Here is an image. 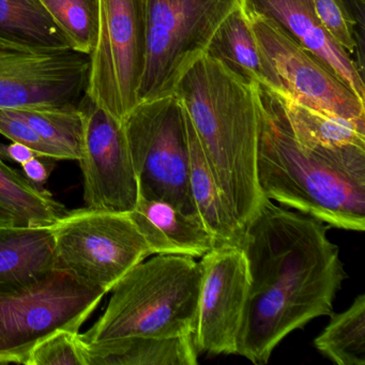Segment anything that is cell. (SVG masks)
<instances>
[{"label":"cell","instance_id":"3957f363","mask_svg":"<svg viewBox=\"0 0 365 365\" xmlns=\"http://www.w3.org/2000/svg\"><path fill=\"white\" fill-rule=\"evenodd\" d=\"M178 97L217 185L243 228L264 195L257 179L259 91L204 55L179 81Z\"/></svg>","mask_w":365,"mask_h":365},{"label":"cell","instance_id":"83f0119b","mask_svg":"<svg viewBox=\"0 0 365 365\" xmlns=\"http://www.w3.org/2000/svg\"><path fill=\"white\" fill-rule=\"evenodd\" d=\"M0 134L11 142L21 143L33 149L38 157L55 161H72L66 151L53 146L34 131L12 110H0Z\"/></svg>","mask_w":365,"mask_h":365},{"label":"cell","instance_id":"4dcf8cb0","mask_svg":"<svg viewBox=\"0 0 365 365\" xmlns=\"http://www.w3.org/2000/svg\"><path fill=\"white\" fill-rule=\"evenodd\" d=\"M25 225L24 222L7 206L0 202V227L7 226Z\"/></svg>","mask_w":365,"mask_h":365},{"label":"cell","instance_id":"e0dca14e","mask_svg":"<svg viewBox=\"0 0 365 365\" xmlns=\"http://www.w3.org/2000/svg\"><path fill=\"white\" fill-rule=\"evenodd\" d=\"M190 151V191L196 211L217 245L240 247L245 228L228 206L207 162L193 125L187 116Z\"/></svg>","mask_w":365,"mask_h":365},{"label":"cell","instance_id":"1f68e13d","mask_svg":"<svg viewBox=\"0 0 365 365\" xmlns=\"http://www.w3.org/2000/svg\"><path fill=\"white\" fill-rule=\"evenodd\" d=\"M354 1H356V5L360 7L361 11L363 12L362 9L364 8L365 0H354Z\"/></svg>","mask_w":365,"mask_h":365},{"label":"cell","instance_id":"f546056e","mask_svg":"<svg viewBox=\"0 0 365 365\" xmlns=\"http://www.w3.org/2000/svg\"><path fill=\"white\" fill-rule=\"evenodd\" d=\"M0 157L4 160H11L19 165H23L29 160L38 157V155L26 145L11 142L9 145L0 144Z\"/></svg>","mask_w":365,"mask_h":365},{"label":"cell","instance_id":"603a6c76","mask_svg":"<svg viewBox=\"0 0 365 365\" xmlns=\"http://www.w3.org/2000/svg\"><path fill=\"white\" fill-rule=\"evenodd\" d=\"M314 345L334 364L365 365V294L356 297L341 313L331 314Z\"/></svg>","mask_w":365,"mask_h":365},{"label":"cell","instance_id":"9c48e42d","mask_svg":"<svg viewBox=\"0 0 365 365\" xmlns=\"http://www.w3.org/2000/svg\"><path fill=\"white\" fill-rule=\"evenodd\" d=\"M147 0H100L85 93L123 123L138 104L146 61Z\"/></svg>","mask_w":365,"mask_h":365},{"label":"cell","instance_id":"d6986e66","mask_svg":"<svg viewBox=\"0 0 365 365\" xmlns=\"http://www.w3.org/2000/svg\"><path fill=\"white\" fill-rule=\"evenodd\" d=\"M245 82L268 88L269 80L249 19L236 8L213 36L206 54Z\"/></svg>","mask_w":365,"mask_h":365},{"label":"cell","instance_id":"484cf974","mask_svg":"<svg viewBox=\"0 0 365 365\" xmlns=\"http://www.w3.org/2000/svg\"><path fill=\"white\" fill-rule=\"evenodd\" d=\"M78 333L61 330L48 335L31 349L25 365H86Z\"/></svg>","mask_w":365,"mask_h":365},{"label":"cell","instance_id":"d4e9b609","mask_svg":"<svg viewBox=\"0 0 365 365\" xmlns=\"http://www.w3.org/2000/svg\"><path fill=\"white\" fill-rule=\"evenodd\" d=\"M72 50L91 55L97 42L100 0H40Z\"/></svg>","mask_w":365,"mask_h":365},{"label":"cell","instance_id":"7c38bea8","mask_svg":"<svg viewBox=\"0 0 365 365\" xmlns=\"http://www.w3.org/2000/svg\"><path fill=\"white\" fill-rule=\"evenodd\" d=\"M83 140L78 159L88 208L129 213L135 208L138 183L123 123L85 93L78 103Z\"/></svg>","mask_w":365,"mask_h":365},{"label":"cell","instance_id":"7a4b0ae2","mask_svg":"<svg viewBox=\"0 0 365 365\" xmlns=\"http://www.w3.org/2000/svg\"><path fill=\"white\" fill-rule=\"evenodd\" d=\"M259 91L257 179L264 198L331 227L365 230V147L301 146L272 91Z\"/></svg>","mask_w":365,"mask_h":365},{"label":"cell","instance_id":"52a82bcc","mask_svg":"<svg viewBox=\"0 0 365 365\" xmlns=\"http://www.w3.org/2000/svg\"><path fill=\"white\" fill-rule=\"evenodd\" d=\"M138 196L198 215L190 191L187 115L176 95L140 102L123 121ZM200 217V215H198Z\"/></svg>","mask_w":365,"mask_h":365},{"label":"cell","instance_id":"cb8c5ba5","mask_svg":"<svg viewBox=\"0 0 365 365\" xmlns=\"http://www.w3.org/2000/svg\"><path fill=\"white\" fill-rule=\"evenodd\" d=\"M40 138L78 161L83 140V119L78 106L12 110Z\"/></svg>","mask_w":365,"mask_h":365},{"label":"cell","instance_id":"44dd1931","mask_svg":"<svg viewBox=\"0 0 365 365\" xmlns=\"http://www.w3.org/2000/svg\"><path fill=\"white\" fill-rule=\"evenodd\" d=\"M193 335L143 337L119 341L102 350L88 365H196Z\"/></svg>","mask_w":365,"mask_h":365},{"label":"cell","instance_id":"277c9868","mask_svg":"<svg viewBox=\"0 0 365 365\" xmlns=\"http://www.w3.org/2000/svg\"><path fill=\"white\" fill-rule=\"evenodd\" d=\"M200 284L195 258L155 255L136 264L113 288L101 317L76 335L86 365L119 341L193 335Z\"/></svg>","mask_w":365,"mask_h":365},{"label":"cell","instance_id":"9a60e30c","mask_svg":"<svg viewBox=\"0 0 365 365\" xmlns=\"http://www.w3.org/2000/svg\"><path fill=\"white\" fill-rule=\"evenodd\" d=\"M153 255L202 257L217 247L198 215L183 212L170 202L138 196L130 212Z\"/></svg>","mask_w":365,"mask_h":365},{"label":"cell","instance_id":"8fae6325","mask_svg":"<svg viewBox=\"0 0 365 365\" xmlns=\"http://www.w3.org/2000/svg\"><path fill=\"white\" fill-rule=\"evenodd\" d=\"M91 57L73 50L42 52L0 40V110L78 106Z\"/></svg>","mask_w":365,"mask_h":365},{"label":"cell","instance_id":"ac0fdd59","mask_svg":"<svg viewBox=\"0 0 365 365\" xmlns=\"http://www.w3.org/2000/svg\"><path fill=\"white\" fill-rule=\"evenodd\" d=\"M0 40L42 52L72 50L40 0H0Z\"/></svg>","mask_w":365,"mask_h":365},{"label":"cell","instance_id":"4316f807","mask_svg":"<svg viewBox=\"0 0 365 365\" xmlns=\"http://www.w3.org/2000/svg\"><path fill=\"white\" fill-rule=\"evenodd\" d=\"M318 20L327 33L349 55L358 48L356 39V21L346 5H339L335 0H313Z\"/></svg>","mask_w":365,"mask_h":365},{"label":"cell","instance_id":"5bb4252c","mask_svg":"<svg viewBox=\"0 0 365 365\" xmlns=\"http://www.w3.org/2000/svg\"><path fill=\"white\" fill-rule=\"evenodd\" d=\"M239 6L245 16H262L282 27L365 101L362 70L327 33L318 20L313 0H239Z\"/></svg>","mask_w":365,"mask_h":365},{"label":"cell","instance_id":"ffe728a7","mask_svg":"<svg viewBox=\"0 0 365 365\" xmlns=\"http://www.w3.org/2000/svg\"><path fill=\"white\" fill-rule=\"evenodd\" d=\"M273 93L283 108L294 140L301 146L307 148H335L348 145L365 147V123L330 116Z\"/></svg>","mask_w":365,"mask_h":365},{"label":"cell","instance_id":"f1b7e54d","mask_svg":"<svg viewBox=\"0 0 365 365\" xmlns=\"http://www.w3.org/2000/svg\"><path fill=\"white\" fill-rule=\"evenodd\" d=\"M52 163H46L41 161L39 157L33 158L21 165L23 175L29 179L31 182L37 185H43L50 178L51 172L53 170Z\"/></svg>","mask_w":365,"mask_h":365},{"label":"cell","instance_id":"ba28073f","mask_svg":"<svg viewBox=\"0 0 365 365\" xmlns=\"http://www.w3.org/2000/svg\"><path fill=\"white\" fill-rule=\"evenodd\" d=\"M104 296L58 271L22 289L0 292V364L25 365L48 335L80 332Z\"/></svg>","mask_w":365,"mask_h":365},{"label":"cell","instance_id":"7402d4cb","mask_svg":"<svg viewBox=\"0 0 365 365\" xmlns=\"http://www.w3.org/2000/svg\"><path fill=\"white\" fill-rule=\"evenodd\" d=\"M0 202L14 211L25 225L52 226L67 213L43 185L31 182L0 157Z\"/></svg>","mask_w":365,"mask_h":365},{"label":"cell","instance_id":"d6a6232c","mask_svg":"<svg viewBox=\"0 0 365 365\" xmlns=\"http://www.w3.org/2000/svg\"><path fill=\"white\" fill-rule=\"evenodd\" d=\"M336 3H339V5H345V3H344V0H335Z\"/></svg>","mask_w":365,"mask_h":365},{"label":"cell","instance_id":"30bf717a","mask_svg":"<svg viewBox=\"0 0 365 365\" xmlns=\"http://www.w3.org/2000/svg\"><path fill=\"white\" fill-rule=\"evenodd\" d=\"M268 91L330 116L365 123V101L322 63L268 19L249 16Z\"/></svg>","mask_w":365,"mask_h":365},{"label":"cell","instance_id":"6da1fadb","mask_svg":"<svg viewBox=\"0 0 365 365\" xmlns=\"http://www.w3.org/2000/svg\"><path fill=\"white\" fill-rule=\"evenodd\" d=\"M328 228L264 198L240 245L250 288L236 354L267 364L288 334L333 313L347 274Z\"/></svg>","mask_w":365,"mask_h":365},{"label":"cell","instance_id":"2e32d148","mask_svg":"<svg viewBox=\"0 0 365 365\" xmlns=\"http://www.w3.org/2000/svg\"><path fill=\"white\" fill-rule=\"evenodd\" d=\"M53 271L52 226L0 227V292L22 289Z\"/></svg>","mask_w":365,"mask_h":365},{"label":"cell","instance_id":"5b68a950","mask_svg":"<svg viewBox=\"0 0 365 365\" xmlns=\"http://www.w3.org/2000/svg\"><path fill=\"white\" fill-rule=\"evenodd\" d=\"M52 230L54 270L106 294L136 264L153 255L130 212L88 207L68 210Z\"/></svg>","mask_w":365,"mask_h":365},{"label":"cell","instance_id":"8992f818","mask_svg":"<svg viewBox=\"0 0 365 365\" xmlns=\"http://www.w3.org/2000/svg\"><path fill=\"white\" fill-rule=\"evenodd\" d=\"M238 6L239 0H147L146 61L138 103L173 95Z\"/></svg>","mask_w":365,"mask_h":365},{"label":"cell","instance_id":"4fadbf2b","mask_svg":"<svg viewBox=\"0 0 365 365\" xmlns=\"http://www.w3.org/2000/svg\"><path fill=\"white\" fill-rule=\"evenodd\" d=\"M200 260L193 339L198 354H236L250 288L241 247L217 245Z\"/></svg>","mask_w":365,"mask_h":365}]
</instances>
